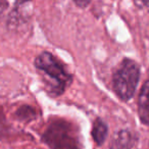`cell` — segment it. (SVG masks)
<instances>
[{
	"label": "cell",
	"mask_w": 149,
	"mask_h": 149,
	"mask_svg": "<svg viewBox=\"0 0 149 149\" xmlns=\"http://www.w3.org/2000/svg\"><path fill=\"white\" fill-rule=\"evenodd\" d=\"M8 8V1L7 0H0V17L5 13V10Z\"/></svg>",
	"instance_id": "cell-9"
},
{
	"label": "cell",
	"mask_w": 149,
	"mask_h": 149,
	"mask_svg": "<svg viewBox=\"0 0 149 149\" xmlns=\"http://www.w3.org/2000/svg\"><path fill=\"white\" fill-rule=\"evenodd\" d=\"M34 65L43 74L51 95H61L72 84V76L68 72L65 65L50 52L40 53L34 60Z\"/></svg>",
	"instance_id": "cell-1"
},
{
	"label": "cell",
	"mask_w": 149,
	"mask_h": 149,
	"mask_svg": "<svg viewBox=\"0 0 149 149\" xmlns=\"http://www.w3.org/2000/svg\"><path fill=\"white\" fill-rule=\"evenodd\" d=\"M17 116L22 120H29L35 118V110L30 106H22L17 111Z\"/></svg>",
	"instance_id": "cell-7"
},
{
	"label": "cell",
	"mask_w": 149,
	"mask_h": 149,
	"mask_svg": "<svg viewBox=\"0 0 149 149\" xmlns=\"http://www.w3.org/2000/svg\"><path fill=\"white\" fill-rule=\"evenodd\" d=\"M138 116L142 124L149 126V79L143 84L139 94Z\"/></svg>",
	"instance_id": "cell-4"
},
{
	"label": "cell",
	"mask_w": 149,
	"mask_h": 149,
	"mask_svg": "<svg viewBox=\"0 0 149 149\" xmlns=\"http://www.w3.org/2000/svg\"><path fill=\"white\" fill-rule=\"evenodd\" d=\"M137 6L140 8H144V7H149V0H135Z\"/></svg>",
	"instance_id": "cell-10"
},
{
	"label": "cell",
	"mask_w": 149,
	"mask_h": 149,
	"mask_svg": "<svg viewBox=\"0 0 149 149\" xmlns=\"http://www.w3.org/2000/svg\"><path fill=\"white\" fill-rule=\"evenodd\" d=\"M140 80V66L131 58H124L112 76V86L118 97L129 101L134 96Z\"/></svg>",
	"instance_id": "cell-3"
},
{
	"label": "cell",
	"mask_w": 149,
	"mask_h": 149,
	"mask_svg": "<svg viewBox=\"0 0 149 149\" xmlns=\"http://www.w3.org/2000/svg\"><path fill=\"white\" fill-rule=\"evenodd\" d=\"M92 0H74V4L80 8H86L91 3Z\"/></svg>",
	"instance_id": "cell-8"
},
{
	"label": "cell",
	"mask_w": 149,
	"mask_h": 149,
	"mask_svg": "<svg viewBox=\"0 0 149 149\" xmlns=\"http://www.w3.org/2000/svg\"><path fill=\"white\" fill-rule=\"evenodd\" d=\"M42 140L51 149H82L78 129L72 123L56 118L48 124Z\"/></svg>",
	"instance_id": "cell-2"
},
{
	"label": "cell",
	"mask_w": 149,
	"mask_h": 149,
	"mask_svg": "<svg viewBox=\"0 0 149 149\" xmlns=\"http://www.w3.org/2000/svg\"><path fill=\"white\" fill-rule=\"evenodd\" d=\"M30 1H31V0H15L17 6H21V5L25 4V3H27V2H30Z\"/></svg>",
	"instance_id": "cell-11"
},
{
	"label": "cell",
	"mask_w": 149,
	"mask_h": 149,
	"mask_svg": "<svg viewBox=\"0 0 149 149\" xmlns=\"http://www.w3.org/2000/svg\"><path fill=\"white\" fill-rule=\"evenodd\" d=\"M108 133V127L105 124L103 120L100 118H97L93 123V127H92V137H93L94 141L96 142L97 145H102L106 140Z\"/></svg>",
	"instance_id": "cell-6"
},
{
	"label": "cell",
	"mask_w": 149,
	"mask_h": 149,
	"mask_svg": "<svg viewBox=\"0 0 149 149\" xmlns=\"http://www.w3.org/2000/svg\"><path fill=\"white\" fill-rule=\"evenodd\" d=\"M136 138L129 130H120L116 133L111 140V149H130L134 145Z\"/></svg>",
	"instance_id": "cell-5"
}]
</instances>
